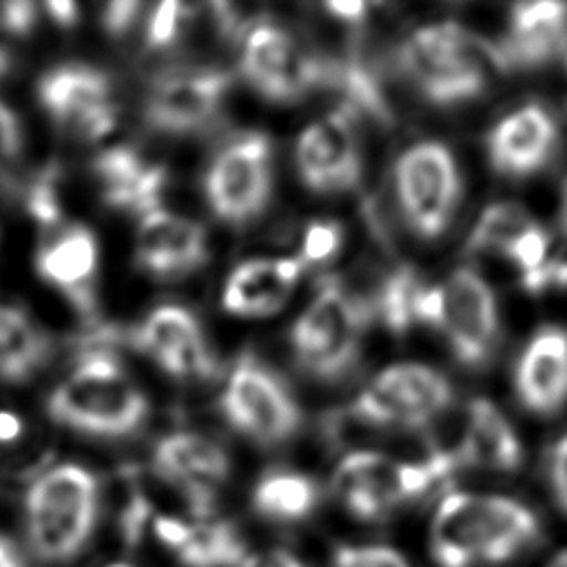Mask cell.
I'll use <instances>...</instances> for the list:
<instances>
[{"label": "cell", "mask_w": 567, "mask_h": 567, "mask_svg": "<svg viewBox=\"0 0 567 567\" xmlns=\"http://www.w3.org/2000/svg\"><path fill=\"white\" fill-rule=\"evenodd\" d=\"M22 146V128L16 113L0 102V164L13 159Z\"/></svg>", "instance_id": "42"}, {"label": "cell", "mask_w": 567, "mask_h": 567, "mask_svg": "<svg viewBox=\"0 0 567 567\" xmlns=\"http://www.w3.org/2000/svg\"><path fill=\"white\" fill-rule=\"evenodd\" d=\"M295 159L301 182L315 193L354 188L361 177L354 113L341 106L308 124L297 140Z\"/></svg>", "instance_id": "14"}, {"label": "cell", "mask_w": 567, "mask_h": 567, "mask_svg": "<svg viewBox=\"0 0 567 567\" xmlns=\"http://www.w3.org/2000/svg\"><path fill=\"white\" fill-rule=\"evenodd\" d=\"M317 501L319 489L310 476L281 470L266 474L252 492V505L257 514L288 523L306 518L315 509Z\"/></svg>", "instance_id": "26"}, {"label": "cell", "mask_w": 567, "mask_h": 567, "mask_svg": "<svg viewBox=\"0 0 567 567\" xmlns=\"http://www.w3.org/2000/svg\"><path fill=\"white\" fill-rule=\"evenodd\" d=\"M518 401L534 414H554L567 403V332L540 328L518 357L514 370Z\"/></svg>", "instance_id": "19"}, {"label": "cell", "mask_w": 567, "mask_h": 567, "mask_svg": "<svg viewBox=\"0 0 567 567\" xmlns=\"http://www.w3.org/2000/svg\"><path fill=\"white\" fill-rule=\"evenodd\" d=\"M153 470L168 478L186 498L195 516H210L215 507V485L226 481L230 458L213 439L195 432H175L157 441Z\"/></svg>", "instance_id": "15"}, {"label": "cell", "mask_w": 567, "mask_h": 567, "mask_svg": "<svg viewBox=\"0 0 567 567\" xmlns=\"http://www.w3.org/2000/svg\"><path fill=\"white\" fill-rule=\"evenodd\" d=\"M29 215L44 228H51L60 224L62 219V206L58 195V171L47 168L42 171L27 188L24 197Z\"/></svg>", "instance_id": "31"}, {"label": "cell", "mask_w": 567, "mask_h": 567, "mask_svg": "<svg viewBox=\"0 0 567 567\" xmlns=\"http://www.w3.org/2000/svg\"><path fill=\"white\" fill-rule=\"evenodd\" d=\"M441 321L454 357L465 368H481L498 341V308L487 281L470 268H458L441 284Z\"/></svg>", "instance_id": "12"}, {"label": "cell", "mask_w": 567, "mask_h": 567, "mask_svg": "<svg viewBox=\"0 0 567 567\" xmlns=\"http://www.w3.org/2000/svg\"><path fill=\"white\" fill-rule=\"evenodd\" d=\"M372 303L352 295L339 279L321 281L315 299L292 326L297 363L315 379L339 381L357 363Z\"/></svg>", "instance_id": "4"}, {"label": "cell", "mask_w": 567, "mask_h": 567, "mask_svg": "<svg viewBox=\"0 0 567 567\" xmlns=\"http://www.w3.org/2000/svg\"><path fill=\"white\" fill-rule=\"evenodd\" d=\"M558 128L547 109L527 104L505 115L487 137V157L505 177H527L551 157Z\"/></svg>", "instance_id": "18"}, {"label": "cell", "mask_w": 567, "mask_h": 567, "mask_svg": "<svg viewBox=\"0 0 567 567\" xmlns=\"http://www.w3.org/2000/svg\"><path fill=\"white\" fill-rule=\"evenodd\" d=\"M334 567H412L399 551L383 545L339 547Z\"/></svg>", "instance_id": "36"}, {"label": "cell", "mask_w": 567, "mask_h": 567, "mask_svg": "<svg viewBox=\"0 0 567 567\" xmlns=\"http://www.w3.org/2000/svg\"><path fill=\"white\" fill-rule=\"evenodd\" d=\"M93 177L102 188V199L111 208L131 213H151L159 208V195L166 184V171L148 164L128 146L100 153L91 164Z\"/></svg>", "instance_id": "21"}, {"label": "cell", "mask_w": 567, "mask_h": 567, "mask_svg": "<svg viewBox=\"0 0 567 567\" xmlns=\"http://www.w3.org/2000/svg\"><path fill=\"white\" fill-rule=\"evenodd\" d=\"M341 241H343V233H341L339 224H334V221H312L303 233L299 259L306 268L310 264H321L339 250Z\"/></svg>", "instance_id": "35"}, {"label": "cell", "mask_w": 567, "mask_h": 567, "mask_svg": "<svg viewBox=\"0 0 567 567\" xmlns=\"http://www.w3.org/2000/svg\"><path fill=\"white\" fill-rule=\"evenodd\" d=\"M567 47V4L518 2L509 11L505 38L487 53L501 69H536Z\"/></svg>", "instance_id": "17"}, {"label": "cell", "mask_w": 567, "mask_h": 567, "mask_svg": "<svg viewBox=\"0 0 567 567\" xmlns=\"http://www.w3.org/2000/svg\"><path fill=\"white\" fill-rule=\"evenodd\" d=\"M24 507L33 554L64 563L82 551L93 532L97 481L80 465H58L31 483Z\"/></svg>", "instance_id": "3"}, {"label": "cell", "mask_w": 567, "mask_h": 567, "mask_svg": "<svg viewBox=\"0 0 567 567\" xmlns=\"http://www.w3.org/2000/svg\"><path fill=\"white\" fill-rule=\"evenodd\" d=\"M115 122H117V113H115V106L113 104H106V106H97L93 111H86L78 117H73L71 122H66L64 126H60L66 135L75 137V140H82V142H89V140H100L104 137L106 133H111L115 128Z\"/></svg>", "instance_id": "37"}, {"label": "cell", "mask_w": 567, "mask_h": 567, "mask_svg": "<svg viewBox=\"0 0 567 567\" xmlns=\"http://www.w3.org/2000/svg\"><path fill=\"white\" fill-rule=\"evenodd\" d=\"M425 284L410 266L392 270L379 286L372 303V312L396 334L410 330L416 323V301Z\"/></svg>", "instance_id": "29"}, {"label": "cell", "mask_w": 567, "mask_h": 567, "mask_svg": "<svg viewBox=\"0 0 567 567\" xmlns=\"http://www.w3.org/2000/svg\"><path fill=\"white\" fill-rule=\"evenodd\" d=\"M255 567H303V565H301L299 558L292 556L290 551L275 549V551H270V554H268L259 565H255Z\"/></svg>", "instance_id": "47"}, {"label": "cell", "mask_w": 567, "mask_h": 567, "mask_svg": "<svg viewBox=\"0 0 567 567\" xmlns=\"http://www.w3.org/2000/svg\"><path fill=\"white\" fill-rule=\"evenodd\" d=\"M188 7L175 2V0H166V2H159L151 18H148V27H146V44L151 49H166L171 47L179 33H182V27L188 18Z\"/></svg>", "instance_id": "33"}, {"label": "cell", "mask_w": 567, "mask_h": 567, "mask_svg": "<svg viewBox=\"0 0 567 567\" xmlns=\"http://www.w3.org/2000/svg\"><path fill=\"white\" fill-rule=\"evenodd\" d=\"M290 288L277 277L272 259L239 264L226 281L224 308L239 317H264L279 310Z\"/></svg>", "instance_id": "24"}, {"label": "cell", "mask_w": 567, "mask_h": 567, "mask_svg": "<svg viewBox=\"0 0 567 567\" xmlns=\"http://www.w3.org/2000/svg\"><path fill=\"white\" fill-rule=\"evenodd\" d=\"M272 148L261 133L230 140L213 157L204 190L210 210L233 226L252 221L266 208L272 190Z\"/></svg>", "instance_id": "8"}, {"label": "cell", "mask_w": 567, "mask_h": 567, "mask_svg": "<svg viewBox=\"0 0 567 567\" xmlns=\"http://www.w3.org/2000/svg\"><path fill=\"white\" fill-rule=\"evenodd\" d=\"M49 357L47 337L16 308L0 306V379L24 381Z\"/></svg>", "instance_id": "25"}, {"label": "cell", "mask_w": 567, "mask_h": 567, "mask_svg": "<svg viewBox=\"0 0 567 567\" xmlns=\"http://www.w3.org/2000/svg\"><path fill=\"white\" fill-rule=\"evenodd\" d=\"M450 474L427 454L419 463H399L379 452H352L334 472V492L352 516L377 520L396 503L421 496Z\"/></svg>", "instance_id": "6"}, {"label": "cell", "mask_w": 567, "mask_h": 567, "mask_svg": "<svg viewBox=\"0 0 567 567\" xmlns=\"http://www.w3.org/2000/svg\"><path fill=\"white\" fill-rule=\"evenodd\" d=\"M452 405L447 379L421 363H396L379 372L350 412L365 425L427 427Z\"/></svg>", "instance_id": "9"}, {"label": "cell", "mask_w": 567, "mask_h": 567, "mask_svg": "<svg viewBox=\"0 0 567 567\" xmlns=\"http://www.w3.org/2000/svg\"><path fill=\"white\" fill-rule=\"evenodd\" d=\"M49 18H53L60 27H71L78 20V7L69 0H53L44 4Z\"/></svg>", "instance_id": "44"}, {"label": "cell", "mask_w": 567, "mask_h": 567, "mask_svg": "<svg viewBox=\"0 0 567 567\" xmlns=\"http://www.w3.org/2000/svg\"><path fill=\"white\" fill-rule=\"evenodd\" d=\"M11 35L0 24V78L11 69Z\"/></svg>", "instance_id": "48"}, {"label": "cell", "mask_w": 567, "mask_h": 567, "mask_svg": "<svg viewBox=\"0 0 567 567\" xmlns=\"http://www.w3.org/2000/svg\"><path fill=\"white\" fill-rule=\"evenodd\" d=\"M463 439H461V463L478 465L487 470L514 472L523 461L520 441L501 414V410L485 401L474 399L463 412Z\"/></svg>", "instance_id": "22"}, {"label": "cell", "mask_w": 567, "mask_h": 567, "mask_svg": "<svg viewBox=\"0 0 567 567\" xmlns=\"http://www.w3.org/2000/svg\"><path fill=\"white\" fill-rule=\"evenodd\" d=\"M202 328L197 319L182 306H159L155 308L131 334V341L153 354L157 361L177 352L179 348L202 339Z\"/></svg>", "instance_id": "28"}, {"label": "cell", "mask_w": 567, "mask_h": 567, "mask_svg": "<svg viewBox=\"0 0 567 567\" xmlns=\"http://www.w3.org/2000/svg\"><path fill=\"white\" fill-rule=\"evenodd\" d=\"M208 259L206 233L199 224L155 208L142 215L135 239V264L157 277H182Z\"/></svg>", "instance_id": "16"}, {"label": "cell", "mask_w": 567, "mask_h": 567, "mask_svg": "<svg viewBox=\"0 0 567 567\" xmlns=\"http://www.w3.org/2000/svg\"><path fill=\"white\" fill-rule=\"evenodd\" d=\"M394 186L410 230L421 239H436L461 197V175L450 148L419 142L403 151L394 166Z\"/></svg>", "instance_id": "7"}, {"label": "cell", "mask_w": 567, "mask_h": 567, "mask_svg": "<svg viewBox=\"0 0 567 567\" xmlns=\"http://www.w3.org/2000/svg\"><path fill=\"white\" fill-rule=\"evenodd\" d=\"M38 97L58 126L111 102V80L84 64H62L42 75Z\"/></svg>", "instance_id": "23"}, {"label": "cell", "mask_w": 567, "mask_h": 567, "mask_svg": "<svg viewBox=\"0 0 567 567\" xmlns=\"http://www.w3.org/2000/svg\"><path fill=\"white\" fill-rule=\"evenodd\" d=\"M49 416L64 427L93 436H126L146 414L148 401L113 354L89 352L51 392Z\"/></svg>", "instance_id": "2"}, {"label": "cell", "mask_w": 567, "mask_h": 567, "mask_svg": "<svg viewBox=\"0 0 567 567\" xmlns=\"http://www.w3.org/2000/svg\"><path fill=\"white\" fill-rule=\"evenodd\" d=\"M485 49L458 24L443 22L414 31L399 60L408 80L432 104L454 106L474 100L485 89Z\"/></svg>", "instance_id": "5"}, {"label": "cell", "mask_w": 567, "mask_h": 567, "mask_svg": "<svg viewBox=\"0 0 567 567\" xmlns=\"http://www.w3.org/2000/svg\"><path fill=\"white\" fill-rule=\"evenodd\" d=\"M157 363L168 374L179 377V379H206V377L215 374V370H217V361H215L213 352L208 350L204 337L179 348L177 352L164 357Z\"/></svg>", "instance_id": "32"}, {"label": "cell", "mask_w": 567, "mask_h": 567, "mask_svg": "<svg viewBox=\"0 0 567 567\" xmlns=\"http://www.w3.org/2000/svg\"><path fill=\"white\" fill-rule=\"evenodd\" d=\"M35 268L47 284L58 288L75 306L78 312L89 319L95 317L97 241L86 226H66L53 241L42 246Z\"/></svg>", "instance_id": "20"}, {"label": "cell", "mask_w": 567, "mask_h": 567, "mask_svg": "<svg viewBox=\"0 0 567 567\" xmlns=\"http://www.w3.org/2000/svg\"><path fill=\"white\" fill-rule=\"evenodd\" d=\"M177 558L186 567H255L241 536L226 523H195Z\"/></svg>", "instance_id": "27"}, {"label": "cell", "mask_w": 567, "mask_h": 567, "mask_svg": "<svg viewBox=\"0 0 567 567\" xmlns=\"http://www.w3.org/2000/svg\"><path fill=\"white\" fill-rule=\"evenodd\" d=\"M534 224L529 213L518 204H492L487 206L472 235L467 237L470 252H501L505 250Z\"/></svg>", "instance_id": "30"}, {"label": "cell", "mask_w": 567, "mask_h": 567, "mask_svg": "<svg viewBox=\"0 0 567 567\" xmlns=\"http://www.w3.org/2000/svg\"><path fill=\"white\" fill-rule=\"evenodd\" d=\"M0 567H27L22 551L9 540L7 536L0 534Z\"/></svg>", "instance_id": "46"}, {"label": "cell", "mask_w": 567, "mask_h": 567, "mask_svg": "<svg viewBox=\"0 0 567 567\" xmlns=\"http://www.w3.org/2000/svg\"><path fill=\"white\" fill-rule=\"evenodd\" d=\"M22 421L7 410H0V445H13L22 436Z\"/></svg>", "instance_id": "45"}, {"label": "cell", "mask_w": 567, "mask_h": 567, "mask_svg": "<svg viewBox=\"0 0 567 567\" xmlns=\"http://www.w3.org/2000/svg\"><path fill=\"white\" fill-rule=\"evenodd\" d=\"M547 567H567V549L558 551V554L547 563Z\"/></svg>", "instance_id": "49"}, {"label": "cell", "mask_w": 567, "mask_h": 567, "mask_svg": "<svg viewBox=\"0 0 567 567\" xmlns=\"http://www.w3.org/2000/svg\"><path fill=\"white\" fill-rule=\"evenodd\" d=\"M520 284L525 290L540 295L549 288H565L567 286V261L547 259L538 270L520 277Z\"/></svg>", "instance_id": "41"}, {"label": "cell", "mask_w": 567, "mask_h": 567, "mask_svg": "<svg viewBox=\"0 0 567 567\" xmlns=\"http://www.w3.org/2000/svg\"><path fill=\"white\" fill-rule=\"evenodd\" d=\"M547 478H549L554 501L567 516V436H560L549 450Z\"/></svg>", "instance_id": "38"}, {"label": "cell", "mask_w": 567, "mask_h": 567, "mask_svg": "<svg viewBox=\"0 0 567 567\" xmlns=\"http://www.w3.org/2000/svg\"><path fill=\"white\" fill-rule=\"evenodd\" d=\"M38 20V7L31 2H0V24L11 38L31 33Z\"/></svg>", "instance_id": "40"}, {"label": "cell", "mask_w": 567, "mask_h": 567, "mask_svg": "<svg viewBox=\"0 0 567 567\" xmlns=\"http://www.w3.org/2000/svg\"><path fill=\"white\" fill-rule=\"evenodd\" d=\"M239 66L252 89L272 102H297L323 84L321 55L268 22L246 35Z\"/></svg>", "instance_id": "11"}, {"label": "cell", "mask_w": 567, "mask_h": 567, "mask_svg": "<svg viewBox=\"0 0 567 567\" xmlns=\"http://www.w3.org/2000/svg\"><path fill=\"white\" fill-rule=\"evenodd\" d=\"M538 538L534 512L507 496L454 492L434 514L430 549L439 567L501 565Z\"/></svg>", "instance_id": "1"}, {"label": "cell", "mask_w": 567, "mask_h": 567, "mask_svg": "<svg viewBox=\"0 0 567 567\" xmlns=\"http://www.w3.org/2000/svg\"><path fill=\"white\" fill-rule=\"evenodd\" d=\"M323 9L332 18L343 20L348 24H361L365 20V16H368V4L365 2H346V0H341V2H326Z\"/></svg>", "instance_id": "43"}, {"label": "cell", "mask_w": 567, "mask_h": 567, "mask_svg": "<svg viewBox=\"0 0 567 567\" xmlns=\"http://www.w3.org/2000/svg\"><path fill=\"white\" fill-rule=\"evenodd\" d=\"M221 410L235 430L266 445L288 441L301 425V410L288 388L250 354L230 370Z\"/></svg>", "instance_id": "10"}, {"label": "cell", "mask_w": 567, "mask_h": 567, "mask_svg": "<svg viewBox=\"0 0 567 567\" xmlns=\"http://www.w3.org/2000/svg\"><path fill=\"white\" fill-rule=\"evenodd\" d=\"M547 250H549V237L547 233L532 224L507 250L503 257H507L518 270H520V277L538 270L549 257H547Z\"/></svg>", "instance_id": "34"}, {"label": "cell", "mask_w": 567, "mask_h": 567, "mask_svg": "<svg viewBox=\"0 0 567 567\" xmlns=\"http://www.w3.org/2000/svg\"><path fill=\"white\" fill-rule=\"evenodd\" d=\"M230 75L221 69H182L153 80L144 100V122L162 133H193L221 111Z\"/></svg>", "instance_id": "13"}, {"label": "cell", "mask_w": 567, "mask_h": 567, "mask_svg": "<svg viewBox=\"0 0 567 567\" xmlns=\"http://www.w3.org/2000/svg\"><path fill=\"white\" fill-rule=\"evenodd\" d=\"M142 2L135 0H117V2H109L102 11V27L111 38H122L131 31V27L135 24L140 11H142Z\"/></svg>", "instance_id": "39"}, {"label": "cell", "mask_w": 567, "mask_h": 567, "mask_svg": "<svg viewBox=\"0 0 567 567\" xmlns=\"http://www.w3.org/2000/svg\"><path fill=\"white\" fill-rule=\"evenodd\" d=\"M109 567H131V565H124V563H115V565H109Z\"/></svg>", "instance_id": "50"}]
</instances>
